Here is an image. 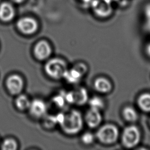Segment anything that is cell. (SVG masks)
<instances>
[{"label": "cell", "instance_id": "cell-1", "mask_svg": "<svg viewBox=\"0 0 150 150\" xmlns=\"http://www.w3.org/2000/svg\"><path fill=\"white\" fill-rule=\"evenodd\" d=\"M62 129L69 134L79 132L83 127V118L80 112L76 110H72L67 114H64V119L60 124Z\"/></svg>", "mask_w": 150, "mask_h": 150}, {"label": "cell", "instance_id": "cell-2", "mask_svg": "<svg viewBox=\"0 0 150 150\" xmlns=\"http://www.w3.org/2000/svg\"><path fill=\"white\" fill-rule=\"evenodd\" d=\"M96 136L101 143L110 145L115 143L118 139L119 131L115 125L108 124L103 125L98 129Z\"/></svg>", "mask_w": 150, "mask_h": 150}, {"label": "cell", "instance_id": "cell-3", "mask_svg": "<svg viewBox=\"0 0 150 150\" xmlns=\"http://www.w3.org/2000/svg\"><path fill=\"white\" fill-rule=\"evenodd\" d=\"M141 139V133L137 126L129 125L124 128L121 135L122 144L127 148L137 146Z\"/></svg>", "mask_w": 150, "mask_h": 150}, {"label": "cell", "instance_id": "cell-4", "mask_svg": "<svg viewBox=\"0 0 150 150\" xmlns=\"http://www.w3.org/2000/svg\"><path fill=\"white\" fill-rule=\"evenodd\" d=\"M45 69L49 76L54 79H59L63 77L67 70V66L62 60L53 59L46 63Z\"/></svg>", "mask_w": 150, "mask_h": 150}, {"label": "cell", "instance_id": "cell-5", "mask_svg": "<svg viewBox=\"0 0 150 150\" xmlns=\"http://www.w3.org/2000/svg\"><path fill=\"white\" fill-rule=\"evenodd\" d=\"M112 0H93L91 5L95 13L101 18L109 16L112 11Z\"/></svg>", "mask_w": 150, "mask_h": 150}, {"label": "cell", "instance_id": "cell-6", "mask_svg": "<svg viewBox=\"0 0 150 150\" xmlns=\"http://www.w3.org/2000/svg\"><path fill=\"white\" fill-rule=\"evenodd\" d=\"M87 66L83 63L76 64L70 70H66L63 77H64L70 83H74L78 82L82 76L86 73Z\"/></svg>", "mask_w": 150, "mask_h": 150}, {"label": "cell", "instance_id": "cell-7", "mask_svg": "<svg viewBox=\"0 0 150 150\" xmlns=\"http://www.w3.org/2000/svg\"><path fill=\"white\" fill-rule=\"evenodd\" d=\"M19 30L25 34H32L34 33L38 28L36 21L31 18H23L17 22Z\"/></svg>", "mask_w": 150, "mask_h": 150}, {"label": "cell", "instance_id": "cell-8", "mask_svg": "<svg viewBox=\"0 0 150 150\" xmlns=\"http://www.w3.org/2000/svg\"><path fill=\"white\" fill-rule=\"evenodd\" d=\"M6 86L11 93L13 94H18L22 89L23 80L19 76L13 74L8 78Z\"/></svg>", "mask_w": 150, "mask_h": 150}, {"label": "cell", "instance_id": "cell-9", "mask_svg": "<svg viewBox=\"0 0 150 150\" xmlns=\"http://www.w3.org/2000/svg\"><path fill=\"white\" fill-rule=\"evenodd\" d=\"M85 120L87 124L90 128L97 127L102 121V115L100 111L93 108H90L86 114Z\"/></svg>", "mask_w": 150, "mask_h": 150}, {"label": "cell", "instance_id": "cell-10", "mask_svg": "<svg viewBox=\"0 0 150 150\" xmlns=\"http://www.w3.org/2000/svg\"><path fill=\"white\" fill-rule=\"evenodd\" d=\"M50 53V46L48 43L45 41H40L38 42L34 48L35 55L39 60L46 59L49 56Z\"/></svg>", "mask_w": 150, "mask_h": 150}, {"label": "cell", "instance_id": "cell-11", "mask_svg": "<svg viewBox=\"0 0 150 150\" xmlns=\"http://www.w3.org/2000/svg\"><path fill=\"white\" fill-rule=\"evenodd\" d=\"M30 113L37 117L42 116L46 111L45 103L39 99H35L30 103L29 107Z\"/></svg>", "mask_w": 150, "mask_h": 150}, {"label": "cell", "instance_id": "cell-12", "mask_svg": "<svg viewBox=\"0 0 150 150\" xmlns=\"http://www.w3.org/2000/svg\"><path fill=\"white\" fill-rule=\"evenodd\" d=\"M95 89L101 93H107L111 91L112 88L111 81L104 77H98L94 82Z\"/></svg>", "mask_w": 150, "mask_h": 150}, {"label": "cell", "instance_id": "cell-13", "mask_svg": "<svg viewBox=\"0 0 150 150\" xmlns=\"http://www.w3.org/2000/svg\"><path fill=\"white\" fill-rule=\"evenodd\" d=\"M13 6L8 2H3L0 5V19L7 22L11 21L14 16Z\"/></svg>", "mask_w": 150, "mask_h": 150}, {"label": "cell", "instance_id": "cell-14", "mask_svg": "<svg viewBox=\"0 0 150 150\" xmlns=\"http://www.w3.org/2000/svg\"><path fill=\"white\" fill-rule=\"evenodd\" d=\"M74 103L78 105L84 104L88 100V94L86 88L80 87L73 91Z\"/></svg>", "mask_w": 150, "mask_h": 150}, {"label": "cell", "instance_id": "cell-15", "mask_svg": "<svg viewBox=\"0 0 150 150\" xmlns=\"http://www.w3.org/2000/svg\"><path fill=\"white\" fill-rule=\"evenodd\" d=\"M138 107L143 111L150 112V93H142L137 99Z\"/></svg>", "mask_w": 150, "mask_h": 150}, {"label": "cell", "instance_id": "cell-16", "mask_svg": "<svg viewBox=\"0 0 150 150\" xmlns=\"http://www.w3.org/2000/svg\"><path fill=\"white\" fill-rule=\"evenodd\" d=\"M122 115L124 119L128 122H135L138 119L137 111L131 107H126L122 110Z\"/></svg>", "mask_w": 150, "mask_h": 150}, {"label": "cell", "instance_id": "cell-17", "mask_svg": "<svg viewBox=\"0 0 150 150\" xmlns=\"http://www.w3.org/2000/svg\"><path fill=\"white\" fill-rule=\"evenodd\" d=\"M15 103L19 109L23 110L29 108L30 103L25 95H20L16 98Z\"/></svg>", "mask_w": 150, "mask_h": 150}, {"label": "cell", "instance_id": "cell-18", "mask_svg": "<svg viewBox=\"0 0 150 150\" xmlns=\"http://www.w3.org/2000/svg\"><path fill=\"white\" fill-rule=\"evenodd\" d=\"M89 104L91 108L101 110L104 107V102L102 98L98 96H94L89 100Z\"/></svg>", "mask_w": 150, "mask_h": 150}, {"label": "cell", "instance_id": "cell-19", "mask_svg": "<svg viewBox=\"0 0 150 150\" xmlns=\"http://www.w3.org/2000/svg\"><path fill=\"white\" fill-rule=\"evenodd\" d=\"M17 148L16 141L12 139H5L2 144L1 148L4 150H15Z\"/></svg>", "mask_w": 150, "mask_h": 150}, {"label": "cell", "instance_id": "cell-20", "mask_svg": "<svg viewBox=\"0 0 150 150\" xmlns=\"http://www.w3.org/2000/svg\"><path fill=\"white\" fill-rule=\"evenodd\" d=\"M94 139V137L93 134L89 132H85L84 134H83L81 136V141L82 142L87 145L91 144V143L93 142Z\"/></svg>", "mask_w": 150, "mask_h": 150}, {"label": "cell", "instance_id": "cell-21", "mask_svg": "<svg viewBox=\"0 0 150 150\" xmlns=\"http://www.w3.org/2000/svg\"><path fill=\"white\" fill-rule=\"evenodd\" d=\"M53 101L57 106L62 107L64 104L65 99L63 95H58L54 97Z\"/></svg>", "mask_w": 150, "mask_h": 150}, {"label": "cell", "instance_id": "cell-22", "mask_svg": "<svg viewBox=\"0 0 150 150\" xmlns=\"http://www.w3.org/2000/svg\"><path fill=\"white\" fill-rule=\"evenodd\" d=\"M145 50H146V54L150 57V42L146 45L145 47Z\"/></svg>", "mask_w": 150, "mask_h": 150}, {"label": "cell", "instance_id": "cell-23", "mask_svg": "<svg viewBox=\"0 0 150 150\" xmlns=\"http://www.w3.org/2000/svg\"><path fill=\"white\" fill-rule=\"evenodd\" d=\"M146 14L148 19H150V6L146 8Z\"/></svg>", "mask_w": 150, "mask_h": 150}, {"label": "cell", "instance_id": "cell-24", "mask_svg": "<svg viewBox=\"0 0 150 150\" xmlns=\"http://www.w3.org/2000/svg\"><path fill=\"white\" fill-rule=\"evenodd\" d=\"M84 4H91L93 0H81Z\"/></svg>", "mask_w": 150, "mask_h": 150}, {"label": "cell", "instance_id": "cell-25", "mask_svg": "<svg viewBox=\"0 0 150 150\" xmlns=\"http://www.w3.org/2000/svg\"><path fill=\"white\" fill-rule=\"evenodd\" d=\"M147 26H148V28L149 30L150 31V19H149V20H148V24H147Z\"/></svg>", "mask_w": 150, "mask_h": 150}, {"label": "cell", "instance_id": "cell-26", "mask_svg": "<svg viewBox=\"0 0 150 150\" xmlns=\"http://www.w3.org/2000/svg\"><path fill=\"white\" fill-rule=\"evenodd\" d=\"M12 1H13V2H15L16 3H20V2H22L23 0H12Z\"/></svg>", "mask_w": 150, "mask_h": 150}]
</instances>
